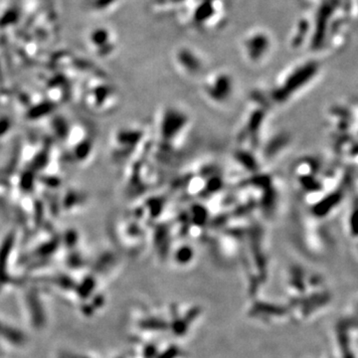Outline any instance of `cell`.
<instances>
[{
	"label": "cell",
	"mask_w": 358,
	"mask_h": 358,
	"mask_svg": "<svg viewBox=\"0 0 358 358\" xmlns=\"http://www.w3.org/2000/svg\"><path fill=\"white\" fill-rule=\"evenodd\" d=\"M192 127V117L186 110L176 106H167L157 117V145L164 154H171L185 141Z\"/></svg>",
	"instance_id": "cell-1"
},
{
	"label": "cell",
	"mask_w": 358,
	"mask_h": 358,
	"mask_svg": "<svg viewBox=\"0 0 358 358\" xmlns=\"http://www.w3.org/2000/svg\"><path fill=\"white\" fill-rule=\"evenodd\" d=\"M205 98L216 107L222 108L230 105L234 98L235 87L232 78L227 75H216L205 82L203 86Z\"/></svg>",
	"instance_id": "cell-2"
},
{
	"label": "cell",
	"mask_w": 358,
	"mask_h": 358,
	"mask_svg": "<svg viewBox=\"0 0 358 358\" xmlns=\"http://www.w3.org/2000/svg\"><path fill=\"white\" fill-rule=\"evenodd\" d=\"M253 106L254 107H252L245 115L244 122L238 136V140L241 143L245 141L251 143H250L251 147L253 141L258 140V134L265 126V120L267 117V105L253 103Z\"/></svg>",
	"instance_id": "cell-3"
}]
</instances>
